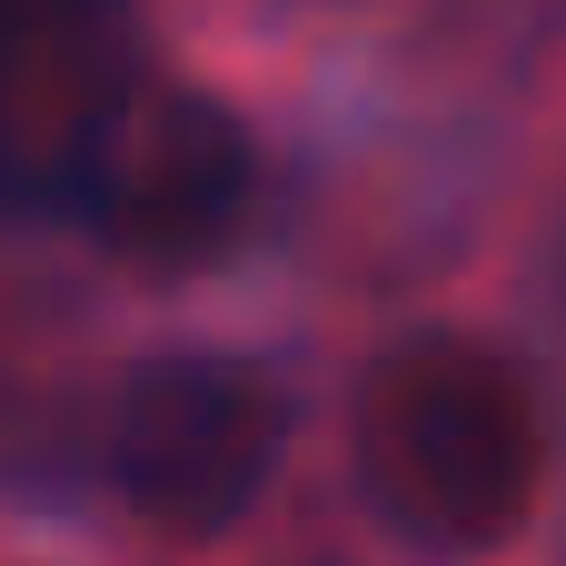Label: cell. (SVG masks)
I'll list each match as a JSON object with an SVG mask.
<instances>
[{
  "instance_id": "2",
  "label": "cell",
  "mask_w": 566,
  "mask_h": 566,
  "mask_svg": "<svg viewBox=\"0 0 566 566\" xmlns=\"http://www.w3.org/2000/svg\"><path fill=\"white\" fill-rule=\"evenodd\" d=\"M60 199L119 269H209L259 209V149L209 90H109L60 139Z\"/></svg>"
},
{
  "instance_id": "3",
  "label": "cell",
  "mask_w": 566,
  "mask_h": 566,
  "mask_svg": "<svg viewBox=\"0 0 566 566\" xmlns=\"http://www.w3.org/2000/svg\"><path fill=\"white\" fill-rule=\"evenodd\" d=\"M289 448V388L259 358H149L109 408V478L169 537H219L259 507Z\"/></svg>"
},
{
  "instance_id": "1",
  "label": "cell",
  "mask_w": 566,
  "mask_h": 566,
  "mask_svg": "<svg viewBox=\"0 0 566 566\" xmlns=\"http://www.w3.org/2000/svg\"><path fill=\"white\" fill-rule=\"evenodd\" d=\"M358 488L368 507L438 547V557H488L537 517L547 488V418L517 358L478 338H418L398 348L348 418Z\"/></svg>"
},
{
  "instance_id": "4",
  "label": "cell",
  "mask_w": 566,
  "mask_h": 566,
  "mask_svg": "<svg viewBox=\"0 0 566 566\" xmlns=\"http://www.w3.org/2000/svg\"><path fill=\"white\" fill-rule=\"evenodd\" d=\"M119 0H0V60L10 50H40V40H80V30H99Z\"/></svg>"
}]
</instances>
